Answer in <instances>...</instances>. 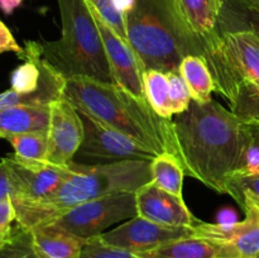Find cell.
I'll return each instance as SVG.
<instances>
[{
  "instance_id": "6da1fadb",
  "label": "cell",
  "mask_w": 259,
  "mask_h": 258,
  "mask_svg": "<svg viewBox=\"0 0 259 258\" xmlns=\"http://www.w3.org/2000/svg\"><path fill=\"white\" fill-rule=\"evenodd\" d=\"M174 123L185 175L219 194H227L230 177L244 168L253 141L249 123L215 100L207 104L191 101Z\"/></svg>"
},
{
  "instance_id": "7a4b0ae2",
  "label": "cell",
  "mask_w": 259,
  "mask_h": 258,
  "mask_svg": "<svg viewBox=\"0 0 259 258\" xmlns=\"http://www.w3.org/2000/svg\"><path fill=\"white\" fill-rule=\"evenodd\" d=\"M62 98L80 113L133 137L157 154H175L184 167L174 119L162 118L148 101L139 100L115 83L88 77L68 78Z\"/></svg>"
},
{
  "instance_id": "3957f363",
  "label": "cell",
  "mask_w": 259,
  "mask_h": 258,
  "mask_svg": "<svg viewBox=\"0 0 259 258\" xmlns=\"http://www.w3.org/2000/svg\"><path fill=\"white\" fill-rule=\"evenodd\" d=\"M151 162L123 161L114 163L82 164L50 197L37 204L15 209L17 224L30 230L55 223L73 207L115 192H136L152 180Z\"/></svg>"
},
{
  "instance_id": "277c9868",
  "label": "cell",
  "mask_w": 259,
  "mask_h": 258,
  "mask_svg": "<svg viewBox=\"0 0 259 258\" xmlns=\"http://www.w3.org/2000/svg\"><path fill=\"white\" fill-rule=\"evenodd\" d=\"M126 38L144 71L179 72L189 55L202 56L177 9L176 0H136L124 13Z\"/></svg>"
},
{
  "instance_id": "5b68a950",
  "label": "cell",
  "mask_w": 259,
  "mask_h": 258,
  "mask_svg": "<svg viewBox=\"0 0 259 258\" xmlns=\"http://www.w3.org/2000/svg\"><path fill=\"white\" fill-rule=\"evenodd\" d=\"M60 8L61 37L40 40L42 58L68 80L88 77L114 82L103 38L86 0H57Z\"/></svg>"
},
{
  "instance_id": "8992f818",
  "label": "cell",
  "mask_w": 259,
  "mask_h": 258,
  "mask_svg": "<svg viewBox=\"0 0 259 258\" xmlns=\"http://www.w3.org/2000/svg\"><path fill=\"white\" fill-rule=\"evenodd\" d=\"M3 159L9 169L10 199L14 209L50 197L75 171V162L68 166H56L48 162L20 158L15 153L8 154Z\"/></svg>"
},
{
  "instance_id": "52a82bcc",
  "label": "cell",
  "mask_w": 259,
  "mask_h": 258,
  "mask_svg": "<svg viewBox=\"0 0 259 258\" xmlns=\"http://www.w3.org/2000/svg\"><path fill=\"white\" fill-rule=\"evenodd\" d=\"M134 217H137L134 192H115L73 207L53 224L83 239H91L105 233L104 230L111 225Z\"/></svg>"
},
{
  "instance_id": "ba28073f",
  "label": "cell",
  "mask_w": 259,
  "mask_h": 258,
  "mask_svg": "<svg viewBox=\"0 0 259 258\" xmlns=\"http://www.w3.org/2000/svg\"><path fill=\"white\" fill-rule=\"evenodd\" d=\"M80 114L85 131L83 142L77 152L80 158L90 162L114 163L123 161L151 162L158 156L133 137L116 131L86 114Z\"/></svg>"
},
{
  "instance_id": "9c48e42d",
  "label": "cell",
  "mask_w": 259,
  "mask_h": 258,
  "mask_svg": "<svg viewBox=\"0 0 259 258\" xmlns=\"http://www.w3.org/2000/svg\"><path fill=\"white\" fill-rule=\"evenodd\" d=\"M245 218L242 222L210 223L201 222L195 225V237L204 238L219 247L218 257H249L259 254V206L250 200L239 204Z\"/></svg>"
},
{
  "instance_id": "30bf717a",
  "label": "cell",
  "mask_w": 259,
  "mask_h": 258,
  "mask_svg": "<svg viewBox=\"0 0 259 258\" xmlns=\"http://www.w3.org/2000/svg\"><path fill=\"white\" fill-rule=\"evenodd\" d=\"M85 137L83 121L77 109L66 99L50 105L48 151L46 162L56 166H68L73 162Z\"/></svg>"
},
{
  "instance_id": "8fae6325",
  "label": "cell",
  "mask_w": 259,
  "mask_h": 258,
  "mask_svg": "<svg viewBox=\"0 0 259 258\" xmlns=\"http://www.w3.org/2000/svg\"><path fill=\"white\" fill-rule=\"evenodd\" d=\"M192 228L167 227L137 215L115 229L103 233L99 238L111 247L141 254L171 240L191 237L194 234Z\"/></svg>"
},
{
  "instance_id": "7c38bea8",
  "label": "cell",
  "mask_w": 259,
  "mask_h": 258,
  "mask_svg": "<svg viewBox=\"0 0 259 258\" xmlns=\"http://www.w3.org/2000/svg\"><path fill=\"white\" fill-rule=\"evenodd\" d=\"M89 8L95 18L99 32L103 38L115 85L136 96L139 100L147 101L143 83L144 68L139 58L137 57L131 46L124 42L90 5Z\"/></svg>"
},
{
  "instance_id": "4fadbf2b",
  "label": "cell",
  "mask_w": 259,
  "mask_h": 258,
  "mask_svg": "<svg viewBox=\"0 0 259 258\" xmlns=\"http://www.w3.org/2000/svg\"><path fill=\"white\" fill-rule=\"evenodd\" d=\"M137 215L151 222L167 227L192 228L200 224L184 199L175 196L149 181L139 187L136 192Z\"/></svg>"
},
{
  "instance_id": "5bb4252c",
  "label": "cell",
  "mask_w": 259,
  "mask_h": 258,
  "mask_svg": "<svg viewBox=\"0 0 259 258\" xmlns=\"http://www.w3.org/2000/svg\"><path fill=\"white\" fill-rule=\"evenodd\" d=\"M30 233L42 258H80L88 242L53 223L38 225Z\"/></svg>"
},
{
  "instance_id": "9a60e30c",
  "label": "cell",
  "mask_w": 259,
  "mask_h": 258,
  "mask_svg": "<svg viewBox=\"0 0 259 258\" xmlns=\"http://www.w3.org/2000/svg\"><path fill=\"white\" fill-rule=\"evenodd\" d=\"M50 106H12L0 109V138L48 129Z\"/></svg>"
},
{
  "instance_id": "2e32d148",
  "label": "cell",
  "mask_w": 259,
  "mask_h": 258,
  "mask_svg": "<svg viewBox=\"0 0 259 258\" xmlns=\"http://www.w3.org/2000/svg\"><path fill=\"white\" fill-rule=\"evenodd\" d=\"M220 34L252 32L259 39V4L252 0H223Z\"/></svg>"
},
{
  "instance_id": "e0dca14e",
  "label": "cell",
  "mask_w": 259,
  "mask_h": 258,
  "mask_svg": "<svg viewBox=\"0 0 259 258\" xmlns=\"http://www.w3.org/2000/svg\"><path fill=\"white\" fill-rule=\"evenodd\" d=\"M179 72L189 88L192 101L207 104L212 100L211 94L215 91V82L205 57L197 55L186 56L180 65Z\"/></svg>"
},
{
  "instance_id": "ac0fdd59",
  "label": "cell",
  "mask_w": 259,
  "mask_h": 258,
  "mask_svg": "<svg viewBox=\"0 0 259 258\" xmlns=\"http://www.w3.org/2000/svg\"><path fill=\"white\" fill-rule=\"evenodd\" d=\"M218 254L219 247L215 243L191 235L167 242L138 255L142 258H215Z\"/></svg>"
},
{
  "instance_id": "d6986e66",
  "label": "cell",
  "mask_w": 259,
  "mask_h": 258,
  "mask_svg": "<svg viewBox=\"0 0 259 258\" xmlns=\"http://www.w3.org/2000/svg\"><path fill=\"white\" fill-rule=\"evenodd\" d=\"M151 177L154 184L164 191L184 199V177L185 169L181 161L172 153L158 154L149 164Z\"/></svg>"
},
{
  "instance_id": "ffe728a7",
  "label": "cell",
  "mask_w": 259,
  "mask_h": 258,
  "mask_svg": "<svg viewBox=\"0 0 259 258\" xmlns=\"http://www.w3.org/2000/svg\"><path fill=\"white\" fill-rule=\"evenodd\" d=\"M144 93L147 101L162 118L172 120L174 111L169 99V81L167 72L158 70H146L143 73Z\"/></svg>"
},
{
  "instance_id": "44dd1931",
  "label": "cell",
  "mask_w": 259,
  "mask_h": 258,
  "mask_svg": "<svg viewBox=\"0 0 259 258\" xmlns=\"http://www.w3.org/2000/svg\"><path fill=\"white\" fill-rule=\"evenodd\" d=\"M18 157L30 161L46 162L48 151V129L13 134L7 138Z\"/></svg>"
},
{
  "instance_id": "7402d4cb",
  "label": "cell",
  "mask_w": 259,
  "mask_h": 258,
  "mask_svg": "<svg viewBox=\"0 0 259 258\" xmlns=\"http://www.w3.org/2000/svg\"><path fill=\"white\" fill-rule=\"evenodd\" d=\"M0 258H42L30 230L17 224L8 240L0 244Z\"/></svg>"
},
{
  "instance_id": "603a6c76",
  "label": "cell",
  "mask_w": 259,
  "mask_h": 258,
  "mask_svg": "<svg viewBox=\"0 0 259 258\" xmlns=\"http://www.w3.org/2000/svg\"><path fill=\"white\" fill-rule=\"evenodd\" d=\"M227 194L238 204L250 200L259 206V175H234L227 184Z\"/></svg>"
},
{
  "instance_id": "cb8c5ba5",
  "label": "cell",
  "mask_w": 259,
  "mask_h": 258,
  "mask_svg": "<svg viewBox=\"0 0 259 258\" xmlns=\"http://www.w3.org/2000/svg\"><path fill=\"white\" fill-rule=\"evenodd\" d=\"M86 2L124 42L128 43L124 15L116 9L113 0H86Z\"/></svg>"
},
{
  "instance_id": "d4e9b609",
  "label": "cell",
  "mask_w": 259,
  "mask_h": 258,
  "mask_svg": "<svg viewBox=\"0 0 259 258\" xmlns=\"http://www.w3.org/2000/svg\"><path fill=\"white\" fill-rule=\"evenodd\" d=\"M167 76L169 81V99L174 115L185 113L192 101L189 88L180 72H167Z\"/></svg>"
},
{
  "instance_id": "484cf974",
  "label": "cell",
  "mask_w": 259,
  "mask_h": 258,
  "mask_svg": "<svg viewBox=\"0 0 259 258\" xmlns=\"http://www.w3.org/2000/svg\"><path fill=\"white\" fill-rule=\"evenodd\" d=\"M80 258H142L136 253L111 247L101 242L99 237L88 239Z\"/></svg>"
},
{
  "instance_id": "4316f807",
  "label": "cell",
  "mask_w": 259,
  "mask_h": 258,
  "mask_svg": "<svg viewBox=\"0 0 259 258\" xmlns=\"http://www.w3.org/2000/svg\"><path fill=\"white\" fill-rule=\"evenodd\" d=\"M13 223H17V214L12 199L8 197L0 201V244L9 239L12 235L14 230Z\"/></svg>"
},
{
  "instance_id": "83f0119b",
  "label": "cell",
  "mask_w": 259,
  "mask_h": 258,
  "mask_svg": "<svg viewBox=\"0 0 259 258\" xmlns=\"http://www.w3.org/2000/svg\"><path fill=\"white\" fill-rule=\"evenodd\" d=\"M5 52H14L20 56L24 52V48L18 45L9 28L0 20V53Z\"/></svg>"
},
{
  "instance_id": "f1b7e54d",
  "label": "cell",
  "mask_w": 259,
  "mask_h": 258,
  "mask_svg": "<svg viewBox=\"0 0 259 258\" xmlns=\"http://www.w3.org/2000/svg\"><path fill=\"white\" fill-rule=\"evenodd\" d=\"M238 175H259V144L252 141L245 157L244 168Z\"/></svg>"
},
{
  "instance_id": "f546056e",
  "label": "cell",
  "mask_w": 259,
  "mask_h": 258,
  "mask_svg": "<svg viewBox=\"0 0 259 258\" xmlns=\"http://www.w3.org/2000/svg\"><path fill=\"white\" fill-rule=\"evenodd\" d=\"M10 192H12V185H10L9 169H8L7 162L2 158L0 161V201L10 197Z\"/></svg>"
},
{
  "instance_id": "4dcf8cb0",
  "label": "cell",
  "mask_w": 259,
  "mask_h": 258,
  "mask_svg": "<svg viewBox=\"0 0 259 258\" xmlns=\"http://www.w3.org/2000/svg\"><path fill=\"white\" fill-rule=\"evenodd\" d=\"M23 0H0V9L5 13V14H12L20 4Z\"/></svg>"
},
{
  "instance_id": "1f68e13d",
  "label": "cell",
  "mask_w": 259,
  "mask_h": 258,
  "mask_svg": "<svg viewBox=\"0 0 259 258\" xmlns=\"http://www.w3.org/2000/svg\"><path fill=\"white\" fill-rule=\"evenodd\" d=\"M250 131H252L253 142L259 144V124H249Z\"/></svg>"
},
{
  "instance_id": "d6a6232c",
  "label": "cell",
  "mask_w": 259,
  "mask_h": 258,
  "mask_svg": "<svg viewBox=\"0 0 259 258\" xmlns=\"http://www.w3.org/2000/svg\"><path fill=\"white\" fill-rule=\"evenodd\" d=\"M215 258H249V257H215Z\"/></svg>"
},
{
  "instance_id": "836d02e7",
  "label": "cell",
  "mask_w": 259,
  "mask_h": 258,
  "mask_svg": "<svg viewBox=\"0 0 259 258\" xmlns=\"http://www.w3.org/2000/svg\"><path fill=\"white\" fill-rule=\"evenodd\" d=\"M252 2H254V3H257V4H259V0H252Z\"/></svg>"
},
{
  "instance_id": "e575fe53",
  "label": "cell",
  "mask_w": 259,
  "mask_h": 258,
  "mask_svg": "<svg viewBox=\"0 0 259 258\" xmlns=\"http://www.w3.org/2000/svg\"><path fill=\"white\" fill-rule=\"evenodd\" d=\"M257 258H259V254H258V257H257Z\"/></svg>"
}]
</instances>
